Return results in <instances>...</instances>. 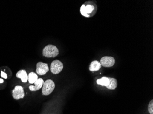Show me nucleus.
Masks as SVG:
<instances>
[{
  "label": "nucleus",
  "instance_id": "7ed1b4c3",
  "mask_svg": "<svg viewBox=\"0 0 153 114\" xmlns=\"http://www.w3.org/2000/svg\"><path fill=\"white\" fill-rule=\"evenodd\" d=\"M55 88V85L53 80L51 79H48L44 83L43 85L42 92L43 95L45 96H48L53 91Z\"/></svg>",
  "mask_w": 153,
  "mask_h": 114
},
{
  "label": "nucleus",
  "instance_id": "20e7f679",
  "mask_svg": "<svg viewBox=\"0 0 153 114\" xmlns=\"http://www.w3.org/2000/svg\"><path fill=\"white\" fill-rule=\"evenodd\" d=\"M63 68V63L59 60H56L53 61L51 65V71L54 74H58L61 72Z\"/></svg>",
  "mask_w": 153,
  "mask_h": 114
},
{
  "label": "nucleus",
  "instance_id": "2eb2a0df",
  "mask_svg": "<svg viewBox=\"0 0 153 114\" xmlns=\"http://www.w3.org/2000/svg\"><path fill=\"white\" fill-rule=\"evenodd\" d=\"M1 77L4 78V79H7V74H6V73H5L4 72H3V71H1Z\"/></svg>",
  "mask_w": 153,
  "mask_h": 114
},
{
  "label": "nucleus",
  "instance_id": "4468645a",
  "mask_svg": "<svg viewBox=\"0 0 153 114\" xmlns=\"http://www.w3.org/2000/svg\"><path fill=\"white\" fill-rule=\"evenodd\" d=\"M153 101L151 100L148 105V111L150 114H153Z\"/></svg>",
  "mask_w": 153,
  "mask_h": 114
},
{
  "label": "nucleus",
  "instance_id": "9b49d317",
  "mask_svg": "<svg viewBox=\"0 0 153 114\" xmlns=\"http://www.w3.org/2000/svg\"><path fill=\"white\" fill-rule=\"evenodd\" d=\"M109 79L110 82L109 85L106 86V88L109 90H115L117 86V81L115 78H109Z\"/></svg>",
  "mask_w": 153,
  "mask_h": 114
},
{
  "label": "nucleus",
  "instance_id": "39448f33",
  "mask_svg": "<svg viewBox=\"0 0 153 114\" xmlns=\"http://www.w3.org/2000/svg\"><path fill=\"white\" fill-rule=\"evenodd\" d=\"M12 95L13 98L17 100L23 98L25 96V91L23 87L19 85L15 86L12 91Z\"/></svg>",
  "mask_w": 153,
  "mask_h": 114
},
{
  "label": "nucleus",
  "instance_id": "f03ea898",
  "mask_svg": "<svg viewBox=\"0 0 153 114\" xmlns=\"http://www.w3.org/2000/svg\"><path fill=\"white\" fill-rule=\"evenodd\" d=\"M58 54L59 50L55 45H47L43 50V55L47 58H54Z\"/></svg>",
  "mask_w": 153,
  "mask_h": 114
},
{
  "label": "nucleus",
  "instance_id": "1a4fd4ad",
  "mask_svg": "<svg viewBox=\"0 0 153 114\" xmlns=\"http://www.w3.org/2000/svg\"><path fill=\"white\" fill-rule=\"evenodd\" d=\"M16 77L21 79V81L24 83H26L28 80V75H27L26 70H24V69L18 71L16 74Z\"/></svg>",
  "mask_w": 153,
  "mask_h": 114
},
{
  "label": "nucleus",
  "instance_id": "9d476101",
  "mask_svg": "<svg viewBox=\"0 0 153 114\" xmlns=\"http://www.w3.org/2000/svg\"><path fill=\"white\" fill-rule=\"evenodd\" d=\"M100 63L97 60L93 61L90 63L89 69L90 71H98L101 68Z\"/></svg>",
  "mask_w": 153,
  "mask_h": 114
},
{
  "label": "nucleus",
  "instance_id": "423d86ee",
  "mask_svg": "<svg viewBox=\"0 0 153 114\" xmlns=\"http://www.w3.org/2000/svg\"><path fill=\"white\" fill-rule=\"evenodd\" d=\"M115 63V59L112 57H103L100 60L101 65L105 67H111L114 65Z\"/></svg>",
  "mask_w": 153,
  "mask_h": 114
},
{
  "label": "nucleus",
  "instance_id": "ddd939ff",
  "mask_svg": "<svg viewBox=\"0 0 153 114\" xmlns=\"http://www.w3.org/2000/svg\"><path fill=\"white\" fill-rule=\"evenodd\" d=\"M38 79V76L36 74L31 72L28 75V80L30 84H33Z\"/></svg>",
  "mask_w": 153,
  "mask_h": 114
},
{
  "label": "nucleus",
  "instance_id": "f257e3e1",
  "mask_svg": "<svg viewBox=\"0 0 153 114\" xmlns=\"http://www.w3.org/2000/svg\"><path fill=\"white\" fill-rule=\"evenodd\" d=\"M97 11V7L93 2L88 3L87 5L83 4L80 8L82 15L87 18L93 17Z\"/></svg>",
  "mask_w": 153,
  "mask_h": 114
},
{
  "label": "nucleus",
  "instance_id": "0eeeda50",
  "mask_svg": "<svg viewBox=\"0 0 153 114\" xmlns=\"http://www.w3.org/2000/svg\"><path fill=\"white\" fill-rule=\"evenodd\" d=\"M49 71V67L47 63L39 62L37 63L36 72L39 75H44Z\"/></svg>",
  "mask_w": 153,
  "mask_h": 114
},
{
  "label": "nucleus",
  "instance_id": "6e6552de",
  "mask_svg": "<svg viewBox=\"0 0 153 114\" xmlns=\"http://www.w3.org/2000/svg\"><path fill=\"white\" fill-rule=\"evenodd\" d=\"M44 81L42 79L39 78L37 80L34 82L35 85L33 86L31 85L29 87V89L31 91H36L38 90L39 89H41V87H42Z\"/></svg>",
  "mask_w": 153,
  "mask_h": 114
},
{
  "label": "nucleus",
  "instance_id": "f8f14e48",
  "mask_svg": "<svg viewBox=\"0 0 153 114\" xmlns=\"http://www.w3.org/2000/svg\"><path fill=\"white\" fill-rule=\"evenodd\" d=\"M110 80L109 78L106 77H103L98 79L96 81V83L98 85H100L101 86H107L109 84Z\"/></svg>",
  "mask_w": 153,
  "mask_h": 114
},
{
  "label": "nucleus",
  "instance_id": "dca6fc26",
  "mask_svg": "<svg viewBox=\"0 0 153 114\" xmlns=\"http://www.w3.org/2000/svg\"><path fill=\"white\" fill-rule=\"evenodd\" d=\"M3 82H4V81H3V79H0V83H3Z\"/></svg>",
  "mask_w": 153,
  "mask_h": 114
}]
</instances>
